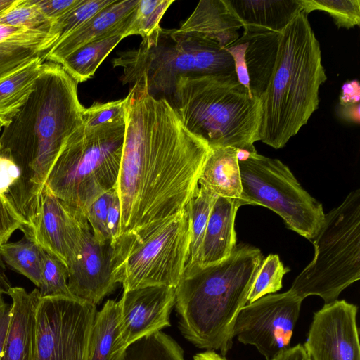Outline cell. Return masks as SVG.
Instances as JSON below:
<instances>
[{
  "label": "cell",
  "instance_id": "6da1fadb",
  "mask_svg": "<svg viewBox=\"0 0 360 360\" xmlns=\"http://www.w3.org/2000/svg\"><path fill=\"white\" fill-rule=\"evenodd\" d=\"M125 134L116 191L120 236L183 210L199 187L210 147L183 125L169 101L141 80L124 98Z\"/></svg>",
  "mask_w": 360,
  "mask_h": 360
},
{
  "label": "cell",
  "instance_id": "7a4b0ae2",
  "mask_svg": "<svg viewBox=\"0 0 360 360\" xmlns=\"http://www.w3.org/2000/svg\"><path fill=\"white\" fill-rule=\"evenodd\" d=\"M77 83L56 63H43L34 91L0 134V158L13 166L4 195L31 229L50 170L83 124Z\"/></svg>",
  "mask_w": 360,
  "mask_h": 360
},
{
  "label": "cell",
  "instance_id": "3957f363",
  "mask_svg": "<svg viewBox=\"0 0 360 360\" xmlns=\"http://www.w3.org/2000/svg\"><path fill=\"white\" fill-rule=\"evenodd\" d=\"M260 250L239 244L224 260L184 271L175 288L179 328L186 340L225 356L233 344V327L247 304L263 260Z\"/></svg>",
  "mask_w": 360,
  "mask_h": 360
},
{
  "label": "cell",
  "instance_id": "277c9868",
  "mask_svg": "<svg viewBox=\"0 0 360 360\" xmlns=\"http://www.w3.org/2000/svg\"><path fill=\"white\" fill-rule=\"evenodd\" d=\"M326 79L320 44L307 15L300 12L281 32L262 98L259 141L275 149L284 147L318 108L319 88Z\"/></svg>",
  "mask_w": 360,
  "mask_h": 360
},
{
  "label": "cell",
  "instance_id": "5b68a950",
  "mask_svg": "<svg viewBox=\"0 0 360 360\" xmlns=\"http://www.w3.org/2000/svg\"><path fill=\"white\" fill-rule=\"evenodd\" d=\"M168 101L184 127L210 148L256 150L262 100L253 97L236 74L181 77Z\"/></svg>",
  "mask_w": 360,
  "mask_h": 360
},
{
  "label": "cell",
  "instance_id": "8992f818",
  "mask_svg": "<svg viewBox=\"0 0 360 360\" xmlns=\"http://www.w3.org/2000/svg\"><path fill=\"white\" fill-rule=\"evenodd\" d=\"M112 63L123 69V84L144 80L149 94L167 101L181 77L236 74L226 48L178 29L162 28L138 48L120 53Z\"/></svg>",
  "mask_w": 360,
  "mask_h": 360
},
{
  "label": "cell",
  "instance_id": "52a82bcc",
  "mask_svg": "<svg viewBox=\"0 0 360 360\" xmlns=\"http://www.w3.org/2000/svg\"><path fill=\"white\" fill-rule=\"evenodd\" d=\"M124 134L125 115L98 127L82 124L63 146L45 188L85 217L86 209L94 199L116 187Z\"/></svg>",
  "mask_w": 360,
  "mask_h": 360
},
{
  "label": "cell",
  "instance_id": "ba28073f",
  "mask_svg": "<svg viewBox=\"0 0 360 360\" xmlns=\"http://www.w3.org/2000/svg\"><path fill=\"white\" fill-rule=\"evenodd\" d=\"M314 256L292 283L290 290L304 300L321 297L325 304L360 278V189L349 193L325 214L311 241Z\"/></svg>",
  "mask_w": 360,
  "mask_h": 360
},
{
  "label": "cell",
  "instance_id": "9c48e42d",
  "mask_svg": "<svg viewBox=\"0 0 360 360\" xmlns=\"http://www.w3.org/2000/svg\"><path fill=\"white\" fill-rule=\"evenodd\" d=\"M190 226L184 209L115 241V273L124 291L147 286L176 288L189 257Z\"/></svg>",
  "mask_w": 360,
  "mask_h": 360
},
{
  "label": "cell",
  "instance_id": "30bf717a",
  "mask_svg": "<svg viewBox=\"0 0 360 360\" xmlns=\"http://www.w3.org/2000/svg\"><path fill=\"white\" fill-rule=\"evenodd\" d=\"M240 205H260L278 214L288 229L312 241L322 226V205L300 184L289 167L257 151L238 150Z\"/></svg>",
  "mask_w": 360,
  "mask_h": 360
},
{
  "label": "cell",
  "instance_id": "8fae6325",
  "mask_svg": "<svg viewBox=\"0 0 360 360\" xmlns=\"http://www.w3.org/2000/svg\"><path fill=\"white\" fill-rule=\"evenodd\" d=\"M96 305L71 297L40 298L33 360H86Z\"/></svg>",
  "mask_w": 360,
  "mask_h": 360
},
{
  "label": "cell",
  "instance_id": "7c38bea8",
  "mask_svg": "<svg viewBox=\"0 0 360 360\" xmlns=\"http://www.w3.org/2000/svg\"><path fill=\"white\" fill-rule=\"evenodd\" d=\"M302 300L289 290L248 303L236 317L233 336L254 345L266 360H272L290 348Z\"/></svg>",
  "mask_w": 360,
  "mask_h": 360
},
{
  "label": "cell",
  "instance_id": "4fadbf2b",
  "mask_svg": "<svg viewBox=\"0 0 360 360\" xmlns=\"http://www.w3.org/2000/svg\"><path fill=\"white\" fill-rule=\"evenodd\" d=\"M115 268V242L96 238L86 224L79 250L68 266L70 292L76 299L94 305L99 304L118 283Z\"/></svg>",
  "mask_w": 360,
  "mask_h": 360
},
{
  "label": "cell",
  "instance_id": "5bb4252c",
  "mask_svg": "<svg viewBox=\"0 0 360 360\" xmlns=\"http://www.w3.org/2000/svg\"><path fill=\"white\" fill-rule=\"evenodd\" d=\"M357 311L342 300L314 313L304 345L311 360H360Z\"/></svg>",
  "mask_w": 360,
  "mask_h": 360
},
{
  "label": "cell",
  "instance_id": "9a60e30c",
  "mask_svg": "<svg viewBox=\"0 0 360 360\" xmlns=\"http://www.w3.org/2000/svg\"><path fill=\"white\" fill-rule=\"evenodd\" d=\"M86 219L44 188L33 227L24 233L68 266L76 256Z\"/></svg>",
  "mask_w": 360,
  "mask_h": 360
},
{
  "label": "cell",
  "instance_id": "2e32d148",
  "mask_svg": "<svg viewBox=\"0 0 360 360\" xmlns=\"http://www.w3.org/2000/svg\"><path fill=\"white\" fill-rule=\"evenodd\" d=\"M122 339L127 346L170 326L175 288L147 286L123 291L118 301Z\"/></svg>",
  "mask_w": 360,
  "mask_h": 360
},
{
  "label": "cell",
  "instance_id": "e0dca14e",
  "mask_svg": "<svg viewBox=\"0 0 360 360\" xmlns=\"http://www.w3.org/2000/svg\"><path fill=\"white\" fill-rule=\"evenodd\" d=\"M281 32L244 31L226 47L234 63L238 82L262 100L276 62Z\"/></svg>",
  "mask_w": 360,
  "mask_h": 360
},
{
  "label": "cell",
  "instance_id": "ac0fdd59",
  "mask_svg": "<svg viewBox=\"0 0 360 360\" xmlns=\"http://www.w3.org/2000/svg\"><path fill=\"white\" fill-rule=\"evenodd\" d=\"M139 0L114 1L87 20L45 53L43 60L60 63L71 53L94 41L124 33Z\"/></svg>",
  "mask_w": 360,
  "mask_h": 360
},
{
  "label": "cell",
  "instance_id": "d6986e66",
  "mask_svg": "<svg viewBox=\"0 0 360 360\" xmlns=\"http://www.w3.org/2000/svg\"><path fill=\"white\" fill-rule=\"evenodd\" d=\"M12 300L8 332L0 360H33L36 340V311L40 300L38 288L28 292L11 287Z\"/></svg>",
  "mask_w": 360,
  "mask_h": 360
},
{
  "label": "cell",
  "instance_id": "ffe728a7",
  "mask_svg": "<svg viewBox=\"0 0 360 360\" xmlns=\"http://www.w3.org/2000/svg\"><path fill=\"white\" fill-rule=\"evenodd\" d=\"M238 200L217 197L205 232L198 266L205 267L229 257L236 248L235 219Z\"/></svg>",
  "mask_w": 360,
  "mask_h": 360
},
{
  "label": "cell",
  "instance_id": "44dd1931",
  "mask_svg": "<svg viewBox=\"0 0 360 360\" xmlns=\"http://www.w3.org/2000/svg\"><path fill=\"white\" fill-rule=\"evenodd\" d=\"M240 28L242 24L224 0H202L178 30L226 48L238 39Z\"/></svg>",
  "mask_w": 360,
  "mask_h": 360
},
{
  "label": "cell",
  "instance_id": "7402d4cb",
  "mask_svg": "<svg viewBox=\"0 0 360 360\" xmlns=\"http://www.w3.org/2000/svg\"><path fill=\"white\" fill-rule=\"evenodd\" d=\"M244 31L282 32L301 12L297 0H224Z\"/></svg>",
  "mask_w": 360,
  "mask_h": 360
},
{
  "label": "cell",
  "instance_id": "603a6c76",
  "mask_svg": "<svg viewBox=\"0 0 360 360\" xmlns=\"http://www.w3.org/2000/svg\"><path fill=\"white\" fill-rule=\"evenodd\" d=\"M238 153L233 147L210 148L199 185L217 197L239 200L242 185Z\"/></svg>",
  "mask_w": 360,
  "mask_h": 360
},
{
  "label": "cell",
  "instance_id": "cb8c5ba5",
  "mask_svg": "<svg viewBox=\"0 0 360 360\" xmlns=\"http://www.w3.org/2000/svg\"><path fill=\"white\" fill-rule=\"evenodd\" d=\"M127 347L122 337L119 302L108 300L96 314L86 360H121Z\"/></svg>",
  "mask_w": 360,
  "mask_h": 360
},
{
  "label": "cell",
  "instance_id": "d4e9b609",
  "mask_svg": "<svg viewBox=\"0 0 360 360\" xmlns=\"http://www.w3.org/2000/svg\"><path fill=\"white\" fill-rule=\"evenodd\" d=\"M50 31L34 30L0 42V81L38 57H43L56 42Z\"/></svg>",
  "mask_w": 360,
  "mask_h": 360
},
{
  "label": "cell",
  "instance_id": "484cf974",
  "mask_svg": "<svg viewBox=\"0 0 360 360\" xmlns=\"http://www.w3.org/2000/svg\"><path fill=\"white\" fill-rule=\"evenodd\" d=\"M44 63L43 57L0 81V124L7 127L34 91Z\"/></svg>",
  "mask_w": 360,
  "mask_h": 360
},
{
  "label": "cell",
  "instance_id": "4316f807",
  "mask_svg": "<svg viewBox=\"0 0 360 360\" xmlns=\"http://www.w3.org/2000/svg\"><path fill=\"white\" fill-rule=\"evenodd\" d=\"M120 34L88 43L65 58L60 65L78 84L91 78L98 66L123 39Z\"/></svg>",
  "mask_w": 360,
  "mask_h": 360
},
{
  "label": "cell",
  "instance_id": "83f0119b",
  "mask_svg": "<svg viewBox=\"0 0 360 360\" xmlns=\"http://www.w3.org/2000/svg\"><path fill=\"white\" fill-rule=\"evenodd\" d=\"M45 250L32 238L24 235L18 241L0 245V256L15 271L39 285Z\"/></svg>",
  "mask_w": 360,
  "mask_h": 360
},
{
  "label": "cell",
  "instance_id": "f1b7e54d",
  "mask_svg": "<svg viewBox=\"0 0 360 360\" xmlns=\"http://www.w3.org/2000/svg\"><path fill=\"white\" fill-rule=\"evenodd\" d=\"M217 198L211 191L199 185L197 192L184 207L191 233L189 257L184 271L198 266L205 232Z\"/></svg>",
  "mask_w": 360,
  "mask_h": 360
},
{
  "label": "cell",
  "instance_id": "f546056e",
  "mask_svg": "<svg viewBox=\"0 0 360 360\" xmlns=\"http://www.w3.org/2000/svg\"><path fill=\"white\" fill-rule=\"evenodd\" d=\"M121 360H185L184 351L162 331L145 336L127 346Z\"/></svg>",
  "mask_w": 360,
  "mask_h": 360
},
{
  "label": "cell",
  "instance_id": "4dcf8cb0",
  "mask_svg": "<svg viewBox=\"0 0 360 360\" xmlns=\"http://www.w3.org/2000/svg\"><path fill=\"white\" fill-rule=\"evenodd\" d=\"M174 0H139L134 10L124 38L139 35L142 40L159 32L160 20Z\"/></svg>",
  "mask_w": 360,
  "mask_h": 360
},
{
  "label": "cell",
  "instance_id": "1f68e13d",
  "mask_svg": "<svg viewBox=\"0 0 360 360\" xmlns=\"http://www.w3.org/2000/svg\"><path fill=\"white\" fill-rule=\"evenodd\" d=\"M306 15L319 10L330 15L340 28L350 29L360 23L359 0H297Z\"/></svg>",
  "mask_w": 360,
  "mask_h": 360
},
{
  "label": "cell",
  "instance_id": "d6a6232c",
  "mask_svg": "<svg viewBox=\"0 0 360 360\" xmlns=\"http://www.w3.org/2000/svg\"><path fill=\"white\" fill-rule=\"evenodd\" d=\"M290 269L285 267L278 255L270 254L264 258L250 291L248 302L274 293L282 288L283 278Z\"/></svg>",
  "mask_w": 360,
  "mask_h": 360
},
{
  "label": "cell",
  "instance_id": "836d02e7",
  "mask_svg": "<svg viewBox=\"0 0 360 360\" xmlns=\"http://www.w3.org/2000/svg\"><path fill=\"white\" fill-rule=\"evenodd\" d=\"M68 269L57 257L45 251L39 285L41 298L63 297L75 298L68 284Z\"/></svg>",
  "mask_w": 360,
  "mask_h": 360
},
{
  "label": "cell",
  "instance_id": "e575fe53",
  "mask_svg": "<svg viewBox=\"0 0 360 360\" xmlns=\"http://www.w3.org/2000/svg\"><path fill=\"white\" fill-rule=\"evenodd\" d=\"M113 1L114 0H81L51 26L50 32L57 39L54 45Z\"/></svg>",
  "mask_w": 360,
  "mask_h": 360
},
{
  "label": "cell",
  "instance_id": "d590c367",
  "mask_svg": "<svg viewBox=\"0 0 360 360\" xmlns=\"http://www.w3.org/2000/svg\"><path fill=\"white\" fill-rule=\"evenodd\" d=\"M0 24L50 31L53 23L40 11L33 0H19L14 7L0 15Z\"/></svg>",
  "mask_w": 360,
  "mask_h": 360
},
{
  "label": "cell",
  "instance_id": "8d00e7d4",
  "mask_svg": "<svg viewBox=\"0 0 360 360\" xmlns=\"http://www.w3.org/2000/svg\"><path fill=\"white\" fill-rule=\"evenodd\" d=\"M115 190L114 188L102 193L94 199L86 209L85 217L94 236L98 240L110 239L107 230L106 221L108 207Z\"/></svg>",
  "mask_w": 360,
  "mask_h": 360
},
{
  "label": "cell",
  "instance_id": "74e56055",
  "mask_svg": "<svg viewBox=\"0 0 360 360\" xmlns=\"http://www.w3.org/2000/svg\"><path fill=\"white\" fill-rule=\"evenodd\" d=\"M124 117V98L94 103L83 112V124L89 127L114 122Z\"/></svg>",
  "mask_w": 360,
  "mask_h": 360
},
{
  "label": "cell",
  "instance_id": "f35d334b",
  "mask_svg": "<svg viewBox=\"0 0 360 360\" xmlns=\"http://www.w3.org/2000/svg\"><path fill=\"white\" fill-rule=\"evenodd\" d=\"M24 229V221L0 190V245L7 243L16 230Z\"/></svg>",
  "mask_w": 360,
  "mask_h": 360
},
{
  "label": "cell",
  "instance_id": "ab89813d",
  "mask_svg": "<svg viewBox=\"0 0 360 360\" xmlns=\"http://www.w3.org/2000/svg\"><path fill=\"white\" fill-rule=\"evenodd\" d=\"M81 0H33L40 11L53 23L65 15Z\"/></svg>",
  "mask_w": 360,
  "mask_h": 360
},
{
  "label": "cell",
  "instance_id": "60d3db41",
  "mask_svg": "<svg viewBox=\"0 0 360 360\" xmlns=\"http://www.w3.org/2000/svg\"><path fill=\"white\" fill-rule=\"evenodd\" d=\"M120 202L117 191L115 190L108 207L106 221L109 238L112 242H115L120 236Z\"/></svg>",
  "mask_w": 360,
  "mask_h": 360
},
{
  "label": "cell",
  "instance_id": "b9f144b4",
  "mask_svg": "<svg viewBox=\"0 0 360 360\" xmlns=\"http://www.w3.org/2000/svg\"><path fill=\"white\" fill-rule=\"evenodd\" d=\"M360 85L358 80L347 82L342 86L340 104L359 103Z\"/></svg>",
  "mask_w": 360,
  "mask_h": 360
},
{
  "label": "cell",
  "instance_id": "7bdbcfd3",
  "mask_svg": "<svg viewBox=\"0 0 360 360\" xmlns=\"http://www.w3.org/2000/svg\"><path fill=\"white\" fill-rule=\"evenodd\" d=\"M11 316V305L0 295V358L3 352Z\"/></svg>",
  "mask_w": 360,
  "mask_h": 360
},
{
  "label": "cell",
  "instance_id": "ee69618b",
  "mask_svg": "<svg viewBox=\"0 0 360 360\" xmlns=\"http://www.w3.org/2000/svg\"><path fill=\"white\" fill-rule=\"evenodd\" d=\"M272 360H311L304 346L298 344L281 353Z\"/></svg>",
  "mask_w": 360,
  "mask_h": 360
},
{
  "label": "cell",
  "instance_id": "f6af8a7d",
  "mask_svg": "<svg viewBox=\"0 0 360 360\" xmlns=\"http://www.w3.org/2000/svg\"><path fill=\"white\" fill-rule=\"evenodd\" d=\"M32 30L34 29L0 24V42L25 35Z\"/></svg>",
  "mask_w": 360,
  "mask_h": 360
},
{
  "label": "cell",
  "instance_id": "bcb514c9",
  "mask_svg": "<svg viewBox=\"0 0 360 360\" xmlns=\"http://www.w3.org/2000/svg\"><path fill=\"white\" fill-rule=\"evenodd\" d=\"M338 113L343 120L359 124L360 120L359 103L340 104Z\"/></svg>",
  "mask_w": 360,
  "mask_h": 360
},
{
  "label": "cell",
  "instance_id": "7dc6e473",
  "mask_svg": "<svg viewBox=\"0 0 360 360\" xmlns=\"http://www.w3.org/2000/svg\"><path fill=\"white\" fill-rule=\"evenodd\" d=\"M11 287L8 279L5 274V266L4 261L0 256V295L7 294L8 290Z\"/></svg>",
  "mask_w": 360,
  "mask_h": 360
},
{
  "label": "cell",
  "instance_id": "c3c4849f",
  "mask_svg": "<svg viewBox=\"0 0 360 360\" xmlns=\"http://www.w3.org/2000/svg\"><path fill=\"white\" fill-rule=\"evenodd\" d=\"M193 360H227L224 356L214 351H205L195 354Z\"/></svg>",
  "mask_w": 360,
  "mask_h": 360
},
{
  "label": "cell",
  "instance_id": "681fc988",
  "mask_svg": "<svg viewBox=\"0 0 360 360\" xmlns=\"http://www.w3.org/2000/svg\"><path fill=\"white\" fill-rule=\"evenodd\" d=\"M19 0H0V15L14 7Z\"/></svg>",
  "mask_w": 360,
  "mask_h": 360
},
{
  "label": "cell",
  "instance_id": "f907efd6",
  "mask_svg": "<svg viewBox=\"0 0 360 360\" xmlns=\"http://www.w3.org/2000/svg\"><path fill=\"white\" fill-rule=\"evenodd\" d=\"M2 128L3 127H2L1 124H0V134H1V130H2Z\"/></svg>",
  "mask_w": 360,
  "mask_h": 360
}]
</instances>
